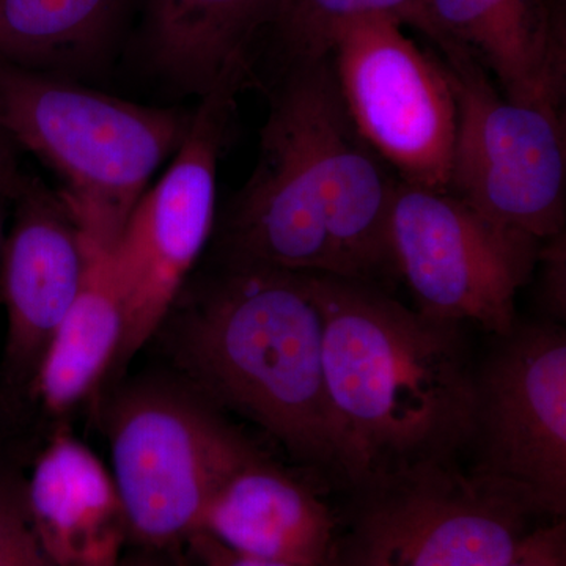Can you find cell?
<instances>
[{
	"label": "cell",
	"instance_id": "1",
	"mask_svg": "<svg viewBox=\"0 0 566 566\" xmlns=\"http://www.w3.org/2000/svg\"><path fill=\"white\" fill-rule=\"evenodd\" d=\"M259 150L223 214L218 260L382 289L397 277L389 222L398 178L354 126L331 55L285 66Z\"/></svg>",
	"mask_w": 566,
	"mask_h": 566
},
{
	"label": "cell",
	"instance_id": "2",
	"mask_svg": "<svg viewBox=\"0 0 566 566\" xmlns=\"http://www.w3.org/2000/svg\"><path fill=\"white\" fill-rule=\"evenodd\" d=\"M216 264L189 279L153 340L178 378L221 411L243 417L301 463L344 482L312 275Z\"/></svg>",
	"mask_w": 566,
	"mask_h": 566
},
{
	"label": "cell",
	"instance_id": "3",
	"mask_svg": "<svg viewBox=\"0 0 566 566\" xmlns=\"http://www.w3.org/2000/svg\"><path fill=\"white\" fill-rule=\"evenodd\" d=\"M311 275L345 485L457 461L474 428L476 370L460 326L428 318L374 283Z\"/></svg>",
	"mask_w": 566,
	"mask_h": 566
},
{
	"label": "cell",
	"instance_id": "4",
	"mask_svg": "<svg viewBox=\"0 0 566 566\" xmlns=\"http://www.w3.org/2000/svg\"><path fill=\"white\" fill-rule=\"evenodd\" d=\"M192 114L0 63V126L57 175L59 197L96 251L115 248L153 175L180 148Z\"/></svg>",
	"mask_w": 566,
	"mask_h": 566
},
{
	"label": "cell",
	"instance_id": "5",
	"mask_svg": "<svg viewBox=\"0 0 566 566\" xmlns=\"http://www.w3.org/2000/svg\"><path fill=\"white\" fill-rule=\"evenodd\" d=\"M106 434L129 543L151 553L188 545L219 486L263 453L180 378L123 387L107 406Z\"/></svg>",
	"mask_w": 566,
	"mask_h": 566
},
{
	"label": "cell",
	"instance_id": "6",
	"mask_svg": "<svg viewBox=\"0 0 566 566\" xmlns=\"http://www.w3.org/2000/svg\"><path fill=\"white\" fill-rule=\"evenodd\" d=\"M244 85L223 82L200 98L172 161L142 193L109 252L122 300L123 337L103 386L117 385L134 357L150 344L210 241L219 158Z\"/></svg>",
	"mask_w": 566,
	"mask_h": 566
},
{
	"label": "cell",
	"instance_id": "7",
	"mask_svg": "<svg viewBox=\"0 0 566 566\" xmlns=\"http://www.w3.org/2000/svg\"><path fill=\"white\" fill-rule=\"evenodd\" d=\"M353 491L335 566H505L543 524L458 461L416 465Z\"/></svg>",
	"mask_w": 566,
	"mask_h": 566
},
{
	"label": "cell",
	"instance_id": "8",
	"mask_svg": "<svg viewBox=\"0 0 566 566\" xmlns=\"http://www.w3.org/2000/svg\"><path fill=\"white\" fill-rule=\"evenodd\" d=\"M395 273L416 311L475 324L495 337L515 329L516 296L534 277L543 241L486 218L450 192L398 181L389 222Z\"/></svg>",
	"mask_w": 566,
	"mask_h": 566
},
{
	"label": "cell",
	"instance_id": "9",
	"mask_svg": "<svg viewBox=\"0 0 566 566\" xmlns=\"http://www.w3.org/2000/svg\"><path fill=\"white\" fill-rule=\"evenodd\" d=\"M439 52L457 98L449 192L536 240L564 233V109L512 102L471 54L458 46Z\"/></svg>",
	"mask_w": 566,
	"mask_h": 566
},
{
	"label": "cell",
	"instance_id": "10",
	"mask_svg": "<svg viewBox=\"0 0 566 566\" xmlns=\"http://www.w3.org/2000/svg\"><path fill=\"white\" fill-rule=\"evenodd\" d=\"M475 370L472 474L539 517L566 515V333L516 323Z\"/></svg>",
	"mask_w": 566,
	"mask_h": 566
},
{
	"label": "cell",
	"instance_id": "11",
	"mask_svg": "<svg viewBox=\"0 0 566 566\" xmlns=\"http://www.w3.org/2000/svg\"><path fill=\"white\" fill-rule=\"evenodd\" d=\"M331 63L354 126L398 181L449 192L457 98L442 59L400 22L364 18L337 32Z\"/></svg>",
	"mask_w": 566,
	"mask_h": 566
},
{
	"label": "cell",
	"instance_id": "12",
	"mask_svg": "<svg viewBox=\"0 0 566 566\" xmlns=\"http://www.w3.org/2000/svg\"><path fill=\"white\" fill-rule=\"evenodd\" d=\"M14 205L0 248V301L6 307L3 379L11 394L33 379L63 318L80 296L96 249L57 192L33 178Z\"/></svg>",
	"mask_w": 566,
	"mask_h": 566
},
{
	"label": "cell",
	"instance_id": "13",
	"mask_svg": "<svg viewBox=\"0 0 566 566\" xmlns=\"http://www.w3.org/2000/svg\"><path fill=\"white\" fill-rule=\"evenodd\" d=\"M438 50L458 46L493 77L505 98L562 109L565 22L551 0H427Z\"/></svg>",
	"mask_w": 566,
	"mask_h": 566
},
{
	"label": "cell",
	"instance_id": "14",
	"mask_svg": "<svg viewBox=\"0 0 566 566\" xmlns=\"http://www.w3.org/2000/svg\"><path fill=\"white\" fill-rule=\"evenodd\" d=\"M199 532L249 556L335 566L340 524L311 486L262 453L219 486Z\"/></svg>",
	"mask_w": 566,
	"mask_h": 566
},
{
	"label": "cell",
	"instance_id": "15",
	"mask_svg": "<svg viewBox=\"0 0 566 566\" xmlns=\"http://www.w3.org/2000/svg\"><path fill=\"white\" fill-rule=\"evenodd\" d=\"M33 527L57 566H118L128 524L109 469L66 433L41 450L25 479Z\"/></svg>",
	"mask_w": 566,
	"mask_h": 566
},
{
	"label": "cell",
	"instance_id": "16",
	"mask_svg": "<svg viewBox=\"0 0 566 566\" xmlns=\"http://www.w3.org/2000/svg\"><path fill=\"white\" fill-rule=\"evenodd\" d=\"M275 7L277 0H151V61L175 87L199 98L223 82H248L253 40L273 24Z\"/></svg>",
	"mask_w": 566,
	"mask_h": 566
},
{
	"label": "cell",
	"instance_id": "17",
	"mask_svg": "<svg viewBox=\"0 0 566 566\" xmlns=\"http://www.w3.org/2000/svg\"><path fill=\"white\" fill-rule=\"evenodd\" d=\"M123 337V308L109 252H96L80 296L41 360L31 394L63 416L103 387Z\"/></svg>",
	"mask_w": 566,
	"mask_h": 566
},
{
	"label": "cell",
	"instance_id": "18",
	"mask_svg": "<svg viewBox=\"0 0 566 566\" xmlns=\"http://www.w3.org/2000/svg\"><path fill=\"white\" fill-rule=\"evenodd\" d=\"M122 0H0V63L73 80L109 39Z\"/></svg>",
	"mask_w": 566,
	"mask_h": 566
},
{
	"label": "cell",
	"instance_id": "19",
	"mask_svg": "<svg viewBox=\"0 0 566 566\" xmlns=\"http://www.w3.org/2000/svg\"><path fill=\"white\" fill-rule=\"evenodd\" d=\"M364 18H389L436 39L427 0H277L271 25L286 66L329 57L337 32Z\"/></svg>",
	"mask_w": 566,
	"mask_h": 566
},
{
	"label": "cell",
	"instance_id": "20",
	"mask_svg": "<svg viewBox=\"0 0 566 566\" xmlns=\"http://www.w3.org/2000/svg\"><path fill=\"white\" fill-rule=\"evenodd\" d=\"M0 566H57L41 545L25 502V476L0 452Z\"/></svg>",
	"mask_w": 566,
	"mask_h": 566
},
{
	"label": "cell",
	"instance_id": "21",
	"mask_svg": "<svg viewBox=\"0 0 566 566\" xmlns=\"http://www.w3.org/2000/svg\"><path fill=\"white\" fill-rule=\"evenodd\" d=\"M538 264H542V303L549 319L560 324L566 314V240L565 232L543 241Z\"/></svg>",
	"mask_w": 566,
	"mask_h": 566
},
{
	"label": "cell",
	"instance_id": "22",
	"mask_svg": "<svg viewBox=\"0 0 566 566\" xmlns=\"http://www.w3.org/2000/svg\"><path fill=\"white\" fill-rule=\"evenodd\" d=\"M505 566H566V521L539 524Z\"/></svg>",
	"mask_w": 566,
	"mask_h": 566
},
{
	"label": "cell",
	"instance_id": "23",
	"mask_svg": "<svg viewBox=\"0 0 566 566\" xmlns=\"http://www.w3.org/2000/svg\"><path fill=\"white\" fill-rule=\"evenodd\" d=\"M33 177L21 164V150L0 126V200L17 202L32 185Z\"/></svg>",
	"mask_w": 566,
	"mask_h": 566
},
{
	"label": "cell",
	"instance_id": "24",
	"mask_svg": "<svg viewBox=\"0 0 566 566\" xmlns=\"http://www.w3.org/2000/svg\"><path fill=\"white\" fill-rule=\"evenodd\" d=\"M118 566H159L150 557L144 556H125L122 558L120 565Z\"/></svg>",
	"mask_w": 566,
	"mask_h": 566
},
{
	"label": "cell",
	"instance_id": "25",
	"mask_svg": "<svg viewBox=\"0 0 566 566\" xmlns=\"http://www.w3.org/2000/svg\"><path fill=\"white\" fill-rule=\"evenodd\" d=\"M2 208H0V248H2L3 238H6V227H3Z\"/></svg>",
	"mask_w": 566,
	"mask_h": 566
}]
</instances>
